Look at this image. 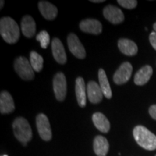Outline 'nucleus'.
<instances>
[{
    "instance_id": "7",
    "label": "nucleus",
    "mask_w": 156,
    "mask_h": 156,
    "mask_svg": "<svg viewBox=\"0 0 156 156\" xmlns=\"http://www.w3.org/2000/svg\"><path fill=\"white\" fill-rule=\"evenodd\" d=\"M68 47L71 53L75 57L78 58H85L86 56V52L83 45L78 38V37L75 34H70L67 37Z\"/></svg>"
},
{
    "instance_id": "21",
    "label": "nucleus",
    "mask_w": 156,
    "mask_h": 156,
    "mask_svg": "<svg viewBox=\"0 0 156 156\" xmlns=\"http://www.w3.org/2000/svg\"><path fill=\"white\" fill-rule=\"evenodd\" d=\"M98 80L100 83V87L102 90L103 94L106 98L110 99L112 97V92L109 85L106 74L103 69H100L98 71Z\"/></svg>"
},
{
    "instance_id": "5",
    "label": "nucleus",
    "mask_w": 156,
    "mask_h": 156,
    "mask_svg": "<svg viewBox=\"0 0 156 156\" xmlns=\"http://www.w3.org/2000/svg\"><path fill=\"white\" fill-rule=\"evenodd\" d=\"M53 87L56 98L58 101H64L67 95V80L62 73H58L54 76Z\"/></svg>"
},
{
    "instance_id": "8",
    "label": "nucleus",
    "mask_w": 156,
    "mask_h": 156,
    "mask_svg": "<svg viewBox=\"0 0 156 156\" xmlns=\"http://www.w3.org/2000/svg\"><path fill=\"white\" fill-rule=\"evenodd\" d=\"M132 70V64L129 62H124L121 64L119 69L116 70L114 75V81L116 85H123L128 82L131 77Z\"/></svg>"
},
{
    "instance_id": "6",
    "label": "nucleus",
    "mask_w": 156,
    "mask_h": 156,
    "mask_svg": "<svg viewBox=\"0 0 156 156\" xmlns=\"http://www.w3.org/2000/svg\"><path fill=\"white\" fill-rule=\"evenodd\" d=\"M36 126L39 135L44 141L51 140L52 133L48 117L44 114H38L36 117Z\"/></svg>"
},
{
    "instance_id": "23",
    "label": "nucleus",
    "mask_w": 156,
    "mask_h": 156,
    "mask_svg": "<svg viewBox=\"0 0 156 156\" xmlns=\"http://www.w3.org/2000/svg\"><path fill=\"white\" fill-rule=\"evenodd\" d=\"M36 40L41 43V46L42 48H46L48 47V44L50 42V36L48 32L46 30L41 31L39 34L37 35Z\"/></svg>"
},
{
    "instance_id": "18",
    "label": "nucleus",
    "mask_w": 156,
    "mask_h": 156,
    "mask_svg": "<svg viewBox=\"0 0 156 156\" xmlns=\"http://www.w3.org/2000/svg\"><path fill=\"white\" fill-rule=\"evenodd\" d=\"M153 70L151 66L145 65L142 67L135 74L134 78V83L136 85H144L151 79Z\"/></svg>"
},
{
    "instance_id": "11",
    "label": "nucleus",
    "mask_w": 156,
    "mask_h": 156,
    "mask_svg": "<svg viewBox=\"0 0 156 156\" xmlns=\"http://www.w3.org/2000/svg\"><path fill=\"white\" fill-rule=\"evenodd\" d=\"M87 96L92 103H100L103 96L100 85L95 81H90L87 85Z\"/></svg>"
},
{
    "instance_id": "16",
    "label": "nucleus",
    "mask_w": 156,
    "mask_h": 156,
    "mask_svg": "<svg viewBox=\"0 0 156 156\" xmlns=\"http://www.w3.org/2000/svg\"><path fill=\"white\" fill-rule=\"evenodd\" d=\"M21 30L27 38H31L36 34V25L34 18L30 15H25L21 21Z\"/></svg>"
},
{
    "instance_id": "22",
    "label": "nucleus",
    "mask_w": 156,
    "mask_h": 156,
    "mask_svg": "<svg viewBox=\"0 0 156 156\" xmlns=\"http://www.w3.org/2000/svg\"><path fill=\"white\" fill-rule=\"evenodd\" d=\"M30 62L35 72L39 73L43 69L44 58L36 51H31L30 54Z\"/></svg>"
},
{
    "instance_id": "19",
    "label": "nucleus",
    "mask_w": 156,
    "mask_h": 156,
    "mask_svg": "<svg viewBox=\"0 0 156 156\" xmlns=\"http://www.w3.org/2000/svg\"><path fill=\"white\" fill-rule=\"evenodd\" d=\"M108 149L109 144L106 138L101 135L95 136L93 142V150L98 156H106Z\"/></svg>"
},
{
    "instance_id": "20",
    "label": "nucleus",
    "mask_w": 156,
    "mask_h": 156,
    "mask_svg": "<svg viewBox=\"0 0 156 156\" xmlns=\"http://www.w3.org/2000/svg\"><path fill=\"white\" fill-rule=\"evenodd\" d=\"M93 124L99 131L103 133H108L110 130V122L102 113L96 112L93 115Z\"/></svg>"
},
{
    "instance_id": "15",
    "label": "nucleus",
    "mask_w": 156,
    "mask_h": 156,
    "mask_svg": "<svg viewBox=\"0 0 156 156\" xmlns=\"http://www.w3.org/2000/svg\"><path fill=\"white\" fill-rule=\"evenodd\" d=\"M86 91L85 83L83 77H77L75 83V93L79 106L83 108L86 106Z\"/></svg>"
},
{
    "instance_id": "14",
    "label": "nucleus",
    "mask_w": 156,
    "mask_h": 156,
    "mask_svg": "<svg viewBox=\"0 0 156 156\" xmlns=\"http://www.w3.org/2000/svg\"><path fill=\"white\" fill-rule=\"evenodd\" d=\"M15 103L12 97L7 91H2L0 95V112L1 114H9L15 110Z\"/></svg>"
},
{
    "instance_id": "31",
    "label": "nucleus",
    "mask_w": 156,
    "mask_h": 156,
    "mask_svg": "<svg viewBox=\"0 0 156 156\" xmlns=\"http://www.w3.org/2000/svg\"><path fill=\"white\" fill-rule=\"evenodd\" d=\"M155 156H156V155H155Z\"/></svg>"
},
{
    "instance_id": "29",
    "label": "nucleus",
    "mask_w": 156,
    "mask_h": 156,
    "mask_svg": "<svg viewBox=\"0 0 156 156\" xmlns=\"http://www.w3.org/2000/svg\"><path fill=\"white\" fill-rule=\"evenodd\" d=\"M153 28H154V30H155V31L156 32V23H154V25H153Z\"/></svg>"
},
{
    "instance_id": "24",
    "label": "nucleus",
    "mask_w": 156,
    "mask_h": 156,
    "mask_svg": "<svg viewBox=\"0 0 156 156\" xmlns=\"http://www.w3.org/2000/svg\"><path fill=\"white\" fill-rule=\"evenodd\" d=\"M119 5L128 9L135 8L137 5V1L136 0H118Z\"/></svg>"
},
{
    "instance_id": "9",
    "label": "nucleus",
    "mask_w": 156,
    "mask_h": 156,
    "mask_svg": "<svg viewBox=\"0 0 156 156\" xmlns=\"http://www.w3.org/2000/svg\"><path fill=\"white\" fill-rule=\"evenodd\" d=\"M103 16L112 24H119L124 20V15L116 6L109 5L103 11Z\"/></svg>"
},
{
    "instance_id": "27",
    "label": "nucleus",
    "mask_w": 156,
    "mask_h": 156,
    "mask_svg": "<svg viewBox=\"0 0 156 156\" xmlns=\"http://www.w3.org/2000/svg\"><path fill=\"white\" fill-rule=\"evenodd\" d=\"M90 2H94V3H102V2H104V0H91Z\"/></svg>"
},
{
    "instance_id": "3",
    "label": "nucleus",
    "mask_w": 156,
    "mask_h": 156,
    "mask_svg": "<svg viewBox=\"0 0 156 156\" xmlns=\"http://www.w3.org/2000/svg\"><path fill=\"white\" fill-rule=\"evenodd\" d=\"M12 128L15 137L23 144H27L32 139V129L28 121L23 117L15 119L12 124Z\"/></svg>"
},
{
    "instance_id": "17",
    "label": "nucleus",
    "mask_w": 156,
    "mask_h": 156,
    "mask_svg": "<svg viewBox=\"0 0 156 156\" xmlns=\"http://www.w3.org/2000/svg\"><path fill=\"white\" fill-rule=\"evenodd\" d=\"M118 47L122 54L126 56L136 55L138 51L136 44L127 38H121L118 41Z\"/></svg>"
},
{
    "instance_id": "26",
    "label": "nucleus",
    "mask_w": 156,
    "mask_h": 156,
    "mask_svg": "<svg viewBox=\"0 0 156 156\" xmlns=\"http://www.w3.org/2000/svg\"><path fill=\"white\" fill-rule=\"evenodd\" d=\"M149 114L153 119L156 120V105H153L150 107Z\"/></svg>"
},
{
    "instance_id": "13",
    "label": "nucleus",
    "mask_w": 156,
    "mask_h": 156,
    "mask_svg": "<svg viewBox=\"0 0 156 156\" xmlns=\"http://www.w3.org/2000/svg\"><path fill=\"white\" fill-rule=\"evenodd\" d=\"M38 9L42 16L47 20H53L57 16L58 9L56 7L48 2H39Z\"/></svg>"
},
{
    "instance_id": "12",
    "label": "nucleus",
    "mask_w": 156,
    "mask_h": 156,
    "mask_svg": "<svg viewBox=\"0 0 156 156\" xmlns=\"http://www.w3.org/2000/svg\"><path fill=\"white\" fill-rule=\"evenodd\" d=\"M51 50L54 58L58 63L64 64L67 62V55H66L64 47L58 38H54L51 42Z\"/></svg>"
},
{
    "instance_id": "25",
    "label": "nucleus",
    "mask_w": 156,
    "mask_h": 156,
    "mask_svg": "<svg viewBox=\"0 0 156 156\" xmlns=\"http://www.w3.org/2000/svg\"><path fill=\"white\" fill-rule=\"evenodd\" d=\"M150 42L153 46L154 49L156 50V32H152L149 36Z\"/></svg>"
},
{
    "instance_id": "4",
    "label": "nucleus",
    "mask_w": 156,
    "mask_h": 156,
    "mask_svg": "<svg viewBox=\"0 0 156 156\" xmlns=\"http://www.w3.org/2000/svg\"><path fill=\"white\" fill-rule=\"evenodd\" d=\"M14 68L20 78L24 80H32L35 77L34 70L30 61L24 56H19L15 59Z\"/></svg>"
},
{
    "instance_id": "28",
    "label": "nucleus",
    "mask_w": 156,
    "mask_h": 156,
    "mask_svg": "<svg viewBox=\"0 0 156 156\" xmlns=\"http://www.w3.org/2000/svg\"><path fill=\"white\" fill-rule=\"evenodd\" d=\"M0 2H1V4H0V5H1V7H0V8L2 9V7L4 6V3H5V2H4L3 0H2V1Z\"/></svg>"
},
{
    "instance_id": "1",
    "label": "nucleus",
    "mask_w": 156,
    "mask_h": 156,
    "mask_svg": "<svg viewBox=\"0 0 156 156\" xmlns=\"http://www.w3.org/2000/svg\"><path fill=\"white\" fill-rule=\"evenodd\" d=\"M0 34L7 44H15L20 38L18 25L11 17H2L0 20Z\"/></svg>"
},
{
    "instance_id": "30",
    "label": "nucleus",
    "mask_w": 156,
    "mask_h": 156,
    "mask_svg": "<svg viewBox=\"0 0 156 156\" xmlns=\"http://www.w3.org/2000/svg\"><path fill=\"white\" fill-rule=\"evenodd\" d=\"M3 156H7V155H3Z\"/></svg>"
},
{
    "instance_id": "10",
    "label": "nucleus",
    "mask_w": 156,
    "mask_h": 156,
    "mask_svg": "<svg viewBox=\"0 0 156 156\" xmlns=\"http://www.w3.org/2000/svg\"><path fill=\"white\" fill-rule=\"evenodd\" d=\"M80 28L84 33L94 35L100 34L102 32V25L98 20L85 19L80 23Z\"/></svg>"
},
{
    "instance_id": "2",
    "label": "nucleus",
    "mask_w": 156,
    "mask_h": 156,
    "mask_svg": "<svg viewBox=\"0 0 156 156\" xmlns=\"http://www.w3.org/2000/svg\"><path fill=\"white\" fill-rule=\"evenodd\" d=\"M133 135L140 147L147 151L156 150V136L145 126L139 125L134 127Z\"/></svg>"
}]
</instances>
